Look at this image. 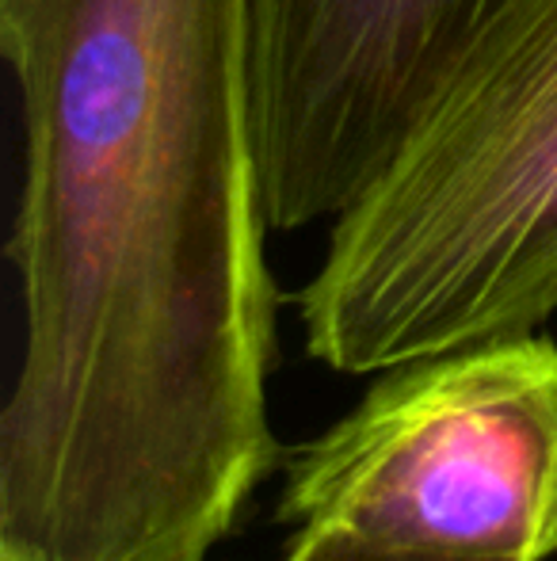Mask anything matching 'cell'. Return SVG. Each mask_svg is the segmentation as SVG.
<instances>
[{"label":"cell","mask_w":557,"mask_h":561,"mask_svg":"<svg viewBox=\"0 0 557 561\" xmlns=\"http://www.w3.org/2000/svg\"><path fill=\"white\" fill-rule=\"evenodd\" d=\"M282 561H520V558H481L454 550L397 547V542L363 539L340 527H302L287 547Z\"/></svg>","instance_id":"obj_5"},{"label":"cell","mask_w":557,"mask_h":561,"mask_svg":"<svg viewBox=\"0 0 557 561\" xmlns=\"http://www.w3.org/2000/svg\"><path fill=\"white\" fill-rule=\"evenodd\" d=\"M492 0H256L271 229L336 218L390 164Z\"/></svg>","instance_id":"obj_4"},{"label":"cell","mask_w":557,"mask_h":561,"mask_svg":"<svg viewBox=\"0 0 557 561\" xmlns=\"http://www.w3.org/2000/svg\"><path fill=\"white\" fill-rule=\"evenodd\" d=\"M317 363L379 375L557 313V0H492L298 290Z\"/></svg>","instance_id":"obj_2"},{"label":"cell","mask_w":557,"mask_h":561,"mask_svg":"<svg viewBox=\"0 0 557 561\" xmlns=\"http://www.w3.org/2000/svg\"><path fill=\"white\" fill-rule=\"evenodd\" d=\"M23 118L0 542L207 561L276 466L256 0H0Z\"/></svg>","instance_id":"obj_1"},{"label":"cell","mask_w":557,"mask_h":561,"mask_svg":"<svg viewBox=\"0 0 557 561\" xmlns=\"http://www.w3.org/2000/svg\"><path fill=\"white\" fill-rule=\"evenodd\" d=\"M279 519L397 547L557 554V344L481 340L374 375L282 462Z\"/></svg>","instance_id":"obj_3"},{"label":"cell","mask_w":557,"mask_h":561,"mask_svg":"<svg viewBox=\"0 0 557 561\" xmlns=\"http://www.w3.org/2000/svg\"><path fill=\"white\" fill-rule=\"evenodd\" d=\"M0 561H38V558L27 554V550H15V547H4V542H0Z\"/></svg>","instance_id":"obj_6"}]
</instances>
